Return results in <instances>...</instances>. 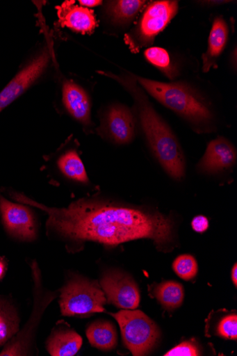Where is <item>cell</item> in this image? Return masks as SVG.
<instances>
[{
  "label": "cell",
  "mask_w": 237,
  "mask_h": 356,
  "mask_svg": "<svg viewBox=\"0 0 237 356\" xmlns=\"http://www.w3.org/2000/svg\"><path fill=\"white\" fill-rule=\"evenodd\" d=\"M88 339L93 347L104 351L115 349L117 345V333L113 323L97 320L86 330Z\"/></svg>",
  "instance_id": "e0dca14e"
},
{
  "label": "cell",
  "mask_w": 237,
  "mask_h": 356,
  "mask_svg": "<svg viewBox=\"0 0 237 356\" xmlns=\"http://www.w3.org/2000/svg\"><path fill=\"white\" fill-rule=\"evenodd\" d=\"M19 330L16 309L6 300L0 299V346L10 341Z\"/></svg>",
  "instance_id": "ffe728a7"
},
{
  "label": "cell",
  "mask_w": 237,
  "mask_h": 356,
  "mask_svg": "<svg viewBox=\"0 0 237 356\" xmlns=\"http://www.w3.org/2000/svg\"><path fill=\"white\" fill-rule=\"evenodd\" d=\"M236 161L235 147L227 139L219 137L209 144L196 169L199 174L214 176L232 168Z\"/></svg>",
  "instance_id": "7c38bea8"
},
{
  "label": "cell",
  "mask_w": 237,
  "mask_h": 356,
  "mask_svg": "<svg viewBox=\"0 0 237 356\" xmlns=\"http://www.w3.org/2000/svg\"><path fill=\"white\" fill-rule=\"evenodd\" d=\"M0 213L6 231L12 236L28 242L36 239L35 218L29 208L13 203L0 195Z\"/></svg>",
  "instance_id": "30bf717a"
},
{
  "label": "cell",
  "mask_w": 237,
  "mask_h": 356,
  "mask_svg": "<svg viewBox=\"0 0 237 356\" xmlns=\"http://www.w3.org/2000/svg\"><path fill=\"white\" fill-rule=\"evenodd\" d=\"M7 272V264L4 259L0 257V280H2Z\"/></svg>",
  "instance_id": "83f0119b"
},
{
  "label": "cell",
  "mask_w": 237,
  "mask_h": 356,
  "mask_svg": "<svg viewBox=\"0 0 237 356\" xmlns=\"http://www.w3.org/2000/svg\"><path fill=\"white\" fill-rule=\"evenodd\" d=\"M101 1H97V0H81L79 1V3L83 7V8H95L97 6H99L101 4Z\"/></svg>",
  "instance_id": "4316f807"
},
{
  "label": "cell",
  "mask_w": 237,
  "mask_h": 356,
  "mask_svg": "<svg viewBox=\"0 0 237 356\" xmlns=\"http://www.w3.org/2000/svg\"><path fill=\"white\" fill-rule=\"evenodd\" d=\"M145 56L147 60L158 68L168 79L174 80L177 77L178 72L172 63L168 53L160 47L147 49Z\"/></svg>",
  "instance_id": "7402d4cb"
},
{
  "label": "cell",
  "mask_w": 237,
  "mask_h": 356,
  "mask_svg": "<svg viewBox=\"0 0 237 356\" xmlns=\"http://www.w3.org/2000/svg\"><path fill=\"white\" fill-rule=\"evenodd\" d=\"M193 229L197 233H204L209 228V221L206 216H197L191 222Z\"/></svg>",
  "instance_id": "484cf974"
},
{
  "label": "cell",
  "mask_w": 237,
  "mask_h": 356,
  "mask_svg": "<svg viewBox=\"0 0 237 356\" xmlns=\"http://www.w3.org/2000/svg\"><path fill=\"white\" fill-rule=\"evenodd\" d=\"M177 1H156L145 11L136 27L124 38L126 44L133 53H138L145 47L153 44L156 37L177 15Z\"/></svg>",
  "instance_id": "8992f818"
},
{
  "label": "cell",
  "mask_w": 237,
  "mask_h": 356,
  "mask_svg": "<svg viewBox=\"0 0 237 356\" xmlns=\"http://www.w3.org/2000/svg\"><path fill=\"white\" fill-rule=\"evenodd\" d=\"M99 285L108 303L122 309H136L139 307L140 290L129 275L118 271L108 272L101 277Z\"/></svg>",
  "instance_id": "9c48e42d"
},
{
  "label": "cell",
  "mask_w": 237,
  "mask_h": 356,
  "mask_svg": "<svg viewBox=\"0 0 237 356\" xmlns=\"http://www.w3.org/2000/svg\"><path fill=\"white\" fill-rule=\"evenodd\" d=\"M111 314L118 322L123 343L133 355H146L158 343L159 329L142 311L122 309Z\"/></svg>",
  "instance_id": "5b68a950"
},
{
  "label": "cell",
  "mask_w": 237,
  "mask_h": 356,
  "mask_svg": "<svg viewBox=\"0 0 237 356\" xmlns=\"http://www.w3.org/2000/svg\"><path fill=\"white\" fill-rule=\"evenodd\" d=\"M82 344L83 339L75 330L60 327L52 332L46 346L51 356H73Z\"/></svg>",
  "instance_id": "9a60e30c"
},
{
  "label": "cell",
  "mask_w": 237,
  "mask_h": 356,
  "mask_svg": "<svg viewBox=\"0 0 237 356\" xmlns=\"http://www.w3.org/2000/svg\"><path fill=\"white\" fill-rule=\"evenodd\" d=\"M133 77L145 92L188 122L197 134L214 131L215 118L211 106L188 85L161 83L138 76Z\"/></svg>",
  "instance_id": "3957f363"
},
{
  "label": "cell",
  "mask_w": 237,
  "mask_h": 356,
  "mask_svg": "<svg viewBox=\"0 0 237 356\" xmlns=\"http://www.w3.org/2000/svg\"><path fill=\"white\" fill-rule=\"evenodd\" d=\"M173 268L181 279L186 281L193 279L198 272L195 258L188 254L179 256L173 264Z\"/></svg>",
  "instance_id": "603a6c76"
},
{
  "label": "cell",
  "mask_w": 237,
  "mask_h": 356,
  "mask_svg": "<svg viewBox=\"0 0 237 356\" xmlns=\"http://www.w3.org/2000/svg\"><path fill=\"white\" fill-rule=\"evenodd\" d=\"M33 282H35V305L29 321L17 337L8 341L0 356L27 355L35 335V330L40 323L41 316L49 305L56 298V295L44 292L42 285L41 271L36 261L31 266Z\"/></svg>",
  "instance_id": "52a82bcc"
},
{
  "label": "cell",
  "mask_w": 237,
  "mask_h": 356,
  "mask_svg": "<svg viewBox=\"0 0 237 356\" xmlns=\"http://www.w3.org/2000/svg\"><path fill=\"white\" fill-rule=\"evenodd\" d=\"M50 50L44 49L32 59L0 92V113L13 103L45 72L51 60Z\"/></svg>",
  "instance_id": "ba28073f"
},
{
  "label": "cell",
  "mask_w": 237,
  "mask_h": 356,
  "mask_svg": "<svg viewBox=\"0 0 237 356\" xmlns=\"http://www.w3.org/2000/svg\"><path fill=\"white\" fill-rule=\"evenodd\" d=\"M229 29L222 17L215 19L209 40L207 51L202 55V71L209 72L216 63L228 41Z\"/></svg>",
  "instance_id": "2e32d148"
},
{
  "label": "cell",
  "mask_w": 237,
  "mask_h": 356,
  "mask_svg": "<svg viewBox=\"0 0 237 356\" xmlns=\"http://www.w3.org/2000/svg\"><path fill=\"white\" fill-rule=\"evenodd\" d=\"M231 280H232L233 283L234 284V286H236V285H237V265H236V264L234 265V266L231 270Z\"/></svg>",
  "instance_id": "f1b7e54d"
},
{
  "label": "cell",
  "mask_w": 237,
  "mask_h": 356,
  "mask_svg": "<svg viewBox=\"0 0 237 356\" xmlns=\"http://www.w3.org/2000/svg\"><path fill=\"white\" fill-rule=\"evenodd\" d=\"M105 293L99 284L76 277L66 283L60 296V308L64 316H89L104 312L107 304Z\"/></svg>",
  "instance_id": "277c9868"
},
{
  "label": "cell",
  "mask_w": 237,
  "mask_h": 356,
  "mask_svg": "<svg viewBox=\"0 0 237 356\" xmlns=\"http://www.w3.org/2000/svg\"><path fill=\"white\" fill-rule=\"evenodd\" d=\"M63 102L67 112L84 126H90L92 105L90 97L80 86L72 81L63 85Z\"/></svg>",
  "instance_id": "4fadbf2b"
},
{
  "label": "cell",
  "mask_w": 237,
  "mask_h": 356,
  "mask_svg": "<svg viewBox=\"0 0 237 356\" xmlns=\"http://www.w3.org/2000/svg\"><path fill=\"white\" fill-rule=\"evenodd\" d=\"M99 132L115 144H129L136 135L134 115L126 106H113L106 113Z\"/></svg>",
  "instance_id": "8fae6325"
},
{
  "label": "cell",
  "mask_w": 237,
  "mask_h": 356,
  "mask_svg": "<svg viewBox=\"0 0 237 356\" xmlns=\"http://www.w3.org/2000/svg\"><path fill=\"white\" fill-rule=\"evenodd\" d=\"M57 8L58 22L82 34L91 33L97 23L92 10L79 7L74 1H65Z\"/></svg>",
  "instance_id": "5bb4252c"
},
{
  "label": "cell",
  "mask_w": 237,
  "mask_h": 356,
  "mask_svg": "<svg viewBox=\"0 0 237 356\" xmlns=\"http://www.w3.org/2000/svg\"><path fill=\"white\" fill-rule=\"evenodd\" d=\"M165 356H197L200 355L198 346L193 341H185L167 352Z\"/></svg>",
  "instance_id": "d4e9b609"
},
{
  "label": "cell",
  "mask_w": 237,
  "mask_h": 356,
  "mask_svg": "<svg viewBox=\"0 0 237 356\" xmlns=\"http://www.w3.org/2000/svg\"><path fill=\"white\" fill-rule=\"evenodd\" d=\"M146 3L141 0L110 1L107 5L106 11L114 24L124 25L131 22L137 16Z\"/></svg>",
  "instance_id": "d6986e66"
},
{
  "label": "cell",
  "mask_w": 237,
  "mask_h": 356,
  "mask_svg": "<svg viewBox=\"0 0 237 356\" xmlns=\"http://www.w3.org/2000/svg\"><path fill=\"white\" fill-rule=\"evenodd\" d=\"M217 334L222 338L230 340L237 339V316L231 314L224 316L218 323Z\"/></svg>",
  "instance_id": "cb8c5ba5"
},
{
  "label": "cell",
  "mask_w": 237,
  "mask_h": 356,
  "mask_svg": "<svg viewBox=\"0 0 237 356\" xmlns=\"http://www.w3.org/2000/svg\"><path fill=\"white\" fill-rule=\"evenodd\" d=\"M154 296L166 309L174 310L181 306L184 299L182 284L175 281H166L154 289Z\"/></svg>",
  "instance_id": "44dd1931"
},
{
  "label": "cell",
  "mask_w": 237,
  "mask_h": 356,
  "mask_svg": "<svg viewBox=\"0 0 237 356\" xmlns=\"http://www.w3.org/2000/svg\"><path fill=\"white\" fill-rule=\"evenodd\" d=\"M57 165L59 170L67 179L83 184L89 183L83 161L76 150L65 152L58 159Z\"/></svg>",
  "instance_id": "ac0fdd59"
},
{
  "label": "cell",
  "mask_w": 237,
  "mask_h": 356,
  "mask_svg": "<svg viewBox=\"0 0 237 356\" xmlns=\"http://www.w3.org/2000/svg\"><path fill=\"white\" fill-rule=\"evenodd\" d=\"M20 203L37 207L48 215L47 229L63 241L95 242L116 247L122 243L149 239L158 250L167 252L177 243V225L171 216L143 207L108 201L80 200L66 208H50L24 194L13 193Z\"/></svg>",
  "instance_id": "6da1fadb"
},
{
  "label": "cell",
  "mask_w": 237,
  "mask_h": 356,
  "mask_svg": "<svg viewBox=\"0 0 237 356\" xmlns=\"http://www.w3.org/2000/svg\"><path fill=\"white\" fill-rule=\"evenodd\" d=\"M117 80L131 94L147 145L158 163L171 179L181 182L186 178V158L172 128L153 107L144 89L132 76L120 77L99 72Z\"/></svg>",
  "instance_id": "7a4b0ae2"
}]
</instances>
